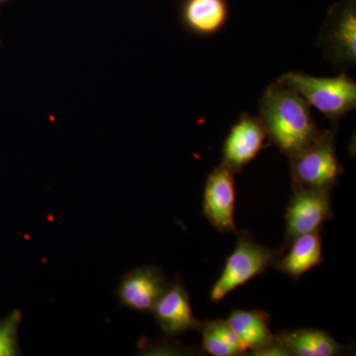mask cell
Segmentation results:
<instances>
[{"instance_id": "obj_1", "label": "cell", "mask_w": 356, "mask_h": 356, "mask_svg": "<svg viewBox=\"0 0 356 356\" xmlns=\"http://www.w3.org/2000/svg\"><path fill=\"white\" fill-rule=\"evenodd\" d=\"M259 119L267 138L288 158L317 139L318 130L310 105L296 91L276 81L259 100Z\"/></svg>"}, {"instance_id": "obj_2", "label": "cell", "mask_w": 356, "mask_h": 356, "mask_svg": "<svg viewBox=\"0 0 356 356\" xmlns=\"http://www.w3.org/2000/svg\"><path fill=\"white\" fill-rule=\"evenodd\" d=\"M280 83L298 92L310 106L332 121L343 118L356 106V83L346 74L336 77H315L287 72Z\"/></svg>"}, {"instance_id": "obj_3", "label": "cell", "mask_w": 356, "mask_h": 356, "mask_svg": "<svg viewBox=\"0 0 356 356\" xmlns=\"http://www.w3.org/2000/svg\"><path fill=\"white\" fill-rule=\"evenodd\" d=\"M336 130H325L311 144L289 156L293 188L332 191L343 173L334 147Z\"/></svg>"}, {"instance_id": "obj_4", "label": "cell", "mask_w": 356, "mask_h": 356, "mask_svg": "<svg viewBox=\"0 0 356 356\" xmlns=\"http://www.w3.org/2000/svg\"><path fill=\"white\" fill-rule=\"evenodd\" d=\"M280 250L255 242L248 233L238 234V243L227 259L221 276L210 292V301L219 302L229 292L264 273L280 257Z\"/></svg>"}, {"instance_id": "obj_5", "label": "cell", "mask_w": 356, "mask_h": 356, "mask_svg": "<svg viewBox=\"0 0 356 356\" xmlns=\"http://www.w3.org/2000/svg\"><path fill=\"white\" fill-rule=\"evenodd\" d=\"M356 6L343 0L330 9L318 44L325 57L339 67L355 65Z\"/></svg>"}, {"instance_id": "obj_6", "label": "cell", "mask_w": 356, "mask_h": 356, "mask_svg": "<svg viewBox=\"0 0 356 356\" xmlns=\"http://www.w3.org/2000/svg\"><path fill=\"white\" fill-rule=\"evenodd\" d=\"M293 191L285 215L287 245L297 236L318 231L332 216L331 191L300 187H295Z\"/></svg>"}, {"instance_id": "obj_7", "label": "cell", "mask_w": 356, "mask_h": 356, "mask_svg": "<svg viewBox=\"0 0 356 356\" xmlns=\"http://www.w3.org/2000/svg\"><path fill=\"white\" fill-rule=\"evenodd\" d=\"M235 172L220 163L206 180L203 215L221 233H236Z\"/></svg>"}, {"instance_id": "obj_8", "label": "cell", "mask_w": 356, "mask_h": 356, "mask_svg": "<svg viewBox=\"0 0 356 356\" xmlns=\"http://www.w3.org/2000/svg\"><path fill=\"white\" fill-rule=\"evenodd\" d=\"M170 282L161 267H135L121 278L116 295L122 307L140 313H152Z\"/></svg>"}, {"instance_id": "obj_9", "label": "cell", "mask_w": 356, "mask_h": 356, "mask_svg": "<svg viewBox=\"0 0 356 356\" xmlns=\"http://www.w3.org/2000/svg\"><path fill=\"white\" fill-rule=\"evenodd\" d=\"M266 139V128L259 116L241 115L225 140L222 163L234 172H240L264 149Z\"/></svg>"}, {"instance_id": "obj_10", "label": "cell", "mask_w": 356, "mask_h": 356, "mask_svg": "<svg viewBox=\"0 0 356 356\" xmlns=\"http://www.w3.org/2000/svg\"><path fill=\"white\" fill-rule=\"evenodd\" d=\"M161 331L177 337L193 330H200L202 322L194 316L188 292L179 280L170 281L168 289L152 311Z\"/></svg>"}, {"instance_id": "obj_11", "label": "cell", "mask_w": 356, "mask_h": 356, "mask_svg": "<svg viewBox=\"0 0 356 356\" xmlns=\"http://www.w3.org/2000/svg\"><path fill=\"white\" fill-rule=\"evenodd\" d=\"M226 322L252 355L275 341V334L269 329L270 318L266 312L234 310Z\"/></svg>"}, {"instance_id": "obj_12", "label": "cell", "mask_w": 356, "mask_h": 356, "mask_svg": "<svg viewBox=\"0 0 356 356\" xmlns=\"http://www.w3.org/2000/svg\"><path fill=\"white\" fill-rule=\"evenodd\" d=\"M287 254L274 262L276 270L298 278L323 262L322 242L318 231L295 238L289 243Z\"/></svg>"}, {"instance_id": "obj_13", "label": "cell", "mask_w": 356, "mask_h": 356, "mask_svg": "<svg viewBox=\"0 0 356 356\" xmlns=\"http://www.w3.org/2000/svg\"><path fill=\"white\" fill-rule=\"evenodd\" d=\"M182 20L191 32L212 36L221 31L229 17L227 0H185Z\"/></svg>"}, {"instance_id": "obj_14", "label": "cell", "mask_w": 356, "mask_h": 356, "mask_svg": "<svg viewBox=\"0 0 356 356\" xmlns=\"http://www.w3.org/2000/svg\"><path fill=\"white\" fill-rule=\"evenodd\" d=\"M276 341L282 344L290 355L334 356L346 348L337 343L327 332L314 329H299L275 334Z\"/></svg>"}, {"instance_id": "obj_15", "label": "cell", "mask_w": 356, "mask_h": 356, "mask_svg": "<svg viewBox=\"0 0 356 356\" xmlns=\"http://www.w3.org/2000/svg\"><path fill=\"white\" fill-rule=\"evenodd\" d=\"M204 350L215 356H241L247 350L226 321H205L201 324Z\"/></svg>"}, {"instance_id": "obj_16", "label": "cell", "mask_w": 356, "mask_h": 356, "mask_svg": "<svg viewBox=\"0 0 356 356\" xmlns=\"http://www.w3.org/2000/svg\"><path fill=\"white\" fill-rule=\"evenodd\" d=\"M21 320L22 314L16 310L0 322V356L20 355L18 327Z\"/></svg>"}]
</instances>
